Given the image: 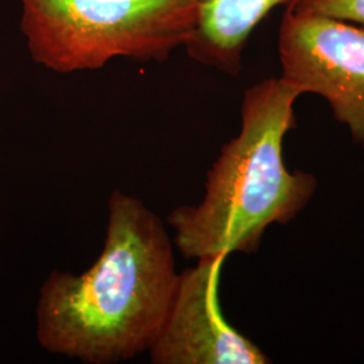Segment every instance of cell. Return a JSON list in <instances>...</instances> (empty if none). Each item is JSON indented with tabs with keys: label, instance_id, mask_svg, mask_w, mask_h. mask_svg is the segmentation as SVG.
Instances as JSON below:
<instances>
[{
	"label": "cell",
	"instance_id": "cell-2",
	"mask_svg": "<svg viewBox=\"0 0 364 364\" xmlns=\"http://www.w3.org/2000/svg\"><path fill=\"white\" fill-rule=\"evenodd\" d=\"M299 96L281 76L245 92L240 130L209 170L203 201L177 207L168 218L173 243L185 258L255 252L272 224H287L309 204L316 177L289 171L284 161Z\"/></svg>",
	"mask_w": 364,
	"mask_h": 364
},
{
	"label": "cell",
	"instance_id": "cell-7",
	"mask_svg": "<svg viewBox=\"0 0 364 364\" xmlns=\"http://www.w3.org/2000/svg\"><path fill=\"white\" fill-rule=\"evenodd\" d=\"M290 6L340 22L364 27V0H299Z\"/></svg>",
	"mask_w": 364,
	"mask_h": 364
},
{
	"label": "cell",
	"instance_id": "cell-1",
	"mask_svg": "<svg viewBox=\"0 0 364 364\" xmlns=\"http://www.w3.org/2000/svg\"><path fill=\"white\" fill-rule=\"evenodd\" d=\"M177 278L164 221L139 198L115 191L97 259L78 275L53 272L39 290V346L87 364L119 363L149 352Z\"/></svg>",
	"mask_w": 364,
	"mask_h": 364
},
{
	"label": "cell",
	"instance_id": "cell-6",
	"mask_svg": "<svg viewBox=\"0 0 364 364\" xmlns=\"http://www.w3.org/2000/svg\"><path fill=\"white\" fill-rule=\"evenodd\" d=\"M296 1L299 0H196L195 30L183 49L196 63L237 76L255 28L277 7Z\"/></svg>",
	"mask_w": 364,
	"mask_h": 364
},
{
	"label": "cell",
	"instance_id": "cell-5",
	"mask_svg": "<svg viewBox=\"0 0 364 364\" xmlns=\"http://www.w3.org/2000/svg\"><path fill=\"white\" fill-rule=\"evenodd\" d=\"M225 258H200L178 273L169 309L149 350L151 363H270L266 353L221 314L218 290Z\"/></svg>",
	"mask_w": 364,
	"mask_h": 364
},
{
	"label": "cell",
	"instance_id": "cell-4",
	"mask_svg": "<svg viewBox=\"0 0 364 364\" xmlns=\"http://www.w3.org/2000/svg\"><path fill=\"white\" fill-rule=\"evenodd\" d=\"M281 77L323 97L364 147V27L289 6L278 30Z\"/></svg>",
	"mask_w": 364,
	"mask_h": 364
},
{
	"label": "cell",
	"instance_id": "cell-3",
	"mask_svg": "<svg viewBox=\"0 0 364 364\" xmlns=\"http://www.w3.org/2000/svg\"><path fill=\"white\" fill-rule=\"evenodd\" d=\"M34 63L69 75L115 58L164 63L195 30L196 0H21Z\"/></svg>",
	"mask_w": 364,
	"mask_h": 364
}]
</instances>
